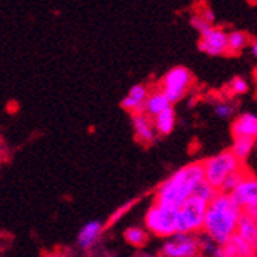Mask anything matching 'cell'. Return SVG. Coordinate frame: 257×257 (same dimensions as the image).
Masks as SVG:
<instances>
[{
    "instance_id": "17",
    "label": "cell",
    "mask_w": 257,
    "mask_h": 257,
    "mask_svg": "<svg viewBox=\"0 0 257 257\" xmlns=\"http://www.w3.org/2000/svg\"><path fill=\"white\" fill-rule=\"evenodd\" d=\"M228 249H231L237 257H257V251L252 249L251 245H248L239 234H234L231 240L225 245Z\"/></svg>"
},
{
    "instance_id": "20",
    "label": "cell",
    "mask_w": 257,
    "mask_h": 257,
    "mask_svg": "<svg viewBox=\"0 0 257 257\" xmlns=\"http://www.w3.org/2000/svg\"><path fill=\"white\" fill-rule=\"evenodd\" d=\"M252 147H254V140H251V139H234V144L231 147V151L242 162L249 156Z\"/></svg>"
},
{
    "instance_id": "23",
    "label": "cell",
    "mask_w": 257,
    "mask_h": 257,
    "mask_svg": "<svg viewBox=\"0 0 257 257\" xmlns=\"http://www.w3.org/2000/svg\"><path fill=\"white\" fill-rule=\"evenodd\" d=\"M229 89L234 94H245L248 91V82L243 77H234L229 82Z\"/></svg>"
},
{
    "instance_id": "21",
    "label": "cell",
    "mask_w": 257,
    "mask_h": 257,
    "mask_svg": "<svg viewBox=\"0 0 257 257\" xmlns=\"http://www.w3.org/2000/svg\"><path fill=\"white\" fill-rule=\"evenodd\" d=\"M248 173H245L243 170L239 171V173H234V174H231L222 185V188H220V193H225V194H231L232 191H234L237 186L240 185V182L245 179Z\"/></svg>"
},
{
    "instance_id": "12",
    "label": "cell",
    "mask_w": 257,
    "mask_h": 257,
    "mask_svg": "<svg viewBox=\"0 0 257 257\" xmlns=\"http://www.w3.org/2000/svg\"><path fill=\"white\" fill-rule=\"evenodd\" d=\"M133 126L136 137L140 140L142 144H151L156 140V128L154 122L150 119V115L144 114H136L133 115Z\"/></svg>"
},
{
    "instance_id": "25",
    "label": "cell",
    "mask_w": 257,
    "mask_h": 257,
    "mask_svg": "<svg viewBox=\"0 0 257 257\" xmlns=\"http://www.w3.org/2000/svg\"><path fill=\"white\" fill-rule=\"evenodd\" d=\"M199 242H200V249L202 251H206L209 254H213L217 249V246H219L211 237L206 236L205 232H203V236H199Z\"/></svg>"
},
{
    "instance_id": "14",
    "label": "cell",
    "mask_w": 257,
    "mask_h": 257,
    "mask_svg": "<svg viewBox=\"0 0 257 257\" xmlns=\"http://www.w3.org/2000/svg\"><path fill=\"white\" fill-rule=\"evenodd\" d=\"M171 105H173L171 100L167 97V94L162 89L154 91L150 94V97H148V100L145 103V114L154 119V117H157L159 114H162L163 111L173 108Z\"/></svg>"
},
{
    "instance_id": "13",
    "label": "cell",
    "mask_w": 257,
    "mask_h": 257,
    "mask_svg": "<svg viewBox=\"0 0 257 257\" xmlns=\"http://www.w3.org/2000/svg\"><path fill=\"white\" fill-rule=\"evenodd\" d=\"M102 231H103V225L100 222H88L77 234V245L82 249H89L94 246L100 236H102Z\"/></svg>"
},
{
    "instance_id": "4",
    "label": "cell",
    "mask_w": 257,
    "mask_h": 257,
    "mask_svg": "<svg viewBox=\"0 0 257 257\" xmlns=\"http://www.w3.org/2000/svg\"><path fill=\"white\" fill-rule=\"evenodd\" d=\"M208 202L193 196L186 200L177 213V232L179 234H196L203 231Z\"/></svg>"
},
{
    "instance_id": "33",
    "label": "cell",
    "mask_w": 257,
    "mask_h": 257,
    "mask_svg": "<svg viewBox=\"0 0 257 257\" xmlns=\"http://www.w3.org/2000/svg\"><path fill=\"white\" fill-rule=\"evenodd\" d=\"M252 76H254V82H255V85H257V68L254 69V74H252Z\"/></svg>"
},
{
    "instance_id": "19",
    "label": "cell",
    "mask_w": 257,
    "mask_h": 257,
    "mask_svg": "<svg viewBox=\"0 0 257 257\" xmlns=\"http://www.w3.org/2000/svg\"><path fill=\"white\" fill-rule=\"evenodd\" d=\"M125 239L133 246H144L148 242V231L140 226H130L125 229Z\"/></svg>"
},
{
    "instance_id": "22",
    "label": "cell",
    "mask_w": 257,
    "mask_h": 257,
    "mask_svg": "<svg viewBox=\"0 0 257 257\" xmlns=\"http://www.w3.org/2000/svg\"><path fill=\"white\" fill-rule=\"evenodd\" d=\"M219 194V191L214 188V186L211 185V183H208L206 182V179L197 186L196 188V193H194V196H197V197H200V199H203L205 202H211L216 196Z\"/></svg>"
},
{
    "instance_id": "8",
    "label": "cell",
    "mask_w": 257,
    "mask_h": 257,
    "mask_svg": "<svg viewBox=\"0 0 257 257\" xmlns=\"http://www.w3.org/2000/svg\"><path fill=\"white\" fill-rule=\"evenodd\" d=\"M231 197L240 206L243 213L257 208V177L246 174L240 185L231 193Z\"/></svg>"
},
{
    "instance_id": "28",
    "label": "cell",
    "mask_w": 257,
    "mask_h": 257,
    "mask_svg": "<svg viewBox=\"0 0 257 257\" xmlns=\"http://www.w3.org/2000/svg\"><path fill=\"white\" fill-rule=\"evenodd\" d=\"M213 257H237L231 249H228L226 246H217V249L211 254Z\"/></svg>"
},
{
    "instance_id": "11",
    "label": "cell",
    "mask_w": 257,
    "mask_h": 257,
    "mask_svg": "<svg viewBox=\"0 0 257 257\" xmlns=\"http://www.w3.org/2000/svg\"><path fill=\"white\" fill-rule=\"evenodd\" d=\"M231 133L234 136V139H257V115L251 112L240 114L232 122Z\"/></svg>"
},
{
    "instance_id": "6",
    "label": "cell",
    "mask_w": 257,
    "mask_h": 257,
    "mask_svg": "<svg viewBox=\"0 0 257 257\" xmlns=\"http://www.w3.org/2000/svg\"><path fill=\"white\" fill-rule=\"evenodd\" d=\"M191 82L193 76L190 69L185 66H176L170 69L165 77L162 79V91L165 92L171 103H174L186 94V91L191 86Z\"/></svg>"
},
{
    "instance_id": "15",
    "label": "cell",
    "mask_w": 257,
    "mask_h": 257,
    "mask_svg": "<svg viewBox=\"0 0 257 257\" xmlns=\"http://www.w3.org/2000/svg\"><path fill=\"white\" fill-rule=\"evenodd\" d=\"M236 234H239L248 245L252 246V249L257 251V222L251 216L245 213L242 214Z\"/></svg>"
},
{
    "instance_id": "9",
    "label": "cell",
    "mask_w": 257,
    "mask_h": 257,
    "mask_svg": "<svg viewBox=\"0 0 257 257\" xmlns=\"http://www.w3.org/2000/svg\"><path fill=\"white\" fill-rule=\"evenodd\" d=\"M199 50L209 56H222L228 54V33L222 28H211L200 36Z\"/></svg>"
},
{
    "instance_id": "10",
    "label": "cell",
    "mask_w": 257,
    "mask_h": 257,
    "mask_svg": "<svg viewBox=\"0 0 257 257\" xmlns=\"http://www.w3.org/2000/svg\"><path fill=\"white\" fill-rule=\"evenodd\" d=\"M150 94L151 92L148 91V88L145 85L137 83L128 91L126 97L122 100V108L133 112V115L144 114L145 112V103H147Z\"/></svg>"
},
{
    "instance_id": "2",
    "label": "cell",
    "mask_w": 257,
    "mask_h": 257,
    "mask_svg": "<svg viewBox=\"0 0 257 257\" xmlns=\"http://www.w3.org/2000/svg\"><path fill=\"white\" fill-rule=\"evenodd\" d=\"M243 211L232 200L231 194L220 193L209 202L205 217L203 232L219 246H225L237 232V225Z\"/></svg>"
},
{
    "instance_id": "18",
    "label": "cell",
    "mask_w": 257,
    "mask_h": 257,
    "mask_svg": "<svg viewBox=\"0 0 257 257\" xmlns=\"http://www.w3.org/2000/svg\"><path fill=\"white\" fill-rule=\"evenodd\" d=\"M248 45V36L243 31L228 33V54H239Z\"/></svg>"
},
{
    "instance_id": "7",
    "label": "cell",
    "mask_w": 257,
    "mask_h": 257,
    "mask_svg": "<svg viewBox=\"0 0 257 257\" xmlns=\"http://www.w3.org/2000/svg\"><path fill=\"white\" fill-rule=\"evenodd\" d=\"M199 237L194 234H174L162 246L163 257H197L200 252Z\"/></svg>"
},
{
    "instance_id": "1",
    "label": "cell",
    "mask_w": 257,
    "mask_h": 257,
    "mask_svg": "<svg viewBox=\"0 0 257 257\" xmlns=\"http://www.w3.org/2000/svg\"><path fill=\"white\" fill-rule=\"evenodd\" d=\"M205 180L203 162H193L177 170L163 182L154 196V203L180 209L182 205L194 196L196 188Z\"/></svg>"
},
{
    "instance_id": "16",
    "label": "cell",
    "mask_w": 257,
    "mask_h": 257,
    "mask_svg": "<svg viewBox=\"0 0 257 257\" xmlns=\"http://www.w3.org/2000/svg\"><path fill=\"white\" fill-rule=\"evenodd\" d=\"M154 128L159 134L167 136L170 133H173L174 125H176V112L173 108L163 111L162 114H159L157 117H154Z\"/></svg>"
},
{
    "instance_id": "3",
    "label": "cell",
    "mask_w": 257,
    "mask_h": 257,
    "mask_svg": "<svg viewBox=\"0 0 257 257\" xmlns=\"http://www.w3.org/2000/svg\"><path fill=\"white\" fill-rule=\"evenodd\" d=\"M205 179L211 183L217 191H220L223 182L234 173L242 171V162L232 154L231 150H225L213 157L203 160Z\"/></svg>"
},
{
    "instance_id": "32",
    "label": "cell",
    "mask_w": 257,
    "mask_h": 257,
    "mask_svg": "<svg viewBox=\"0 0 257 257\" xmlns=\"http://www.w3.org/2000/svg\"><path fill=\"white\" fill-rule=\"evenodd\" d=\"M252 54L257 57V40L254 42V45H252Z\"/></svg>"
},
{
    "instance_id": "31",
    "label": "cell",
    "mask_w": 257,
    "mask_h": 257,
    "mask_svg": "<svg viewBox=\"0 0 257 257\" xmlns=\"http://www.w3.org/2000/svg\"><path fill=\"white\" fill-rule=\"evenodd\" d=\"M137 257H156V255H154V254H151V252L142 251V252H139V254H137Z\"/></svg>"
},
{
    "instance_id": "35",
    "label": "cell",
    "mask_w": 257,
    "mask_h": 257,
    "mask_svg": "<svg viewBox=\"0 0 257 257\" xmlns=\"http://www.w3.org/2000/svg\"><path fill=\"white\" fill-rule=\"evenodd\" d=\"M108 257H115V255H108Z\"/></svg>"
},
{
    "instance_id": "34",
    "label": "cell",
    "mask_w": 257,
    "mask_h": 257,
    "mask_svg": "<svg viewBox=\"0 0 257 257\" xmlns=\"http://www.w3.org/2000/svg\"><path fill=\"white\" fill-rule=\"evenodd\" d=\"M48 257H63V255H62V254H57V252H56V254H50Z\"/></svg>"
},
{
    "instance_id": "5",
    "label": "cell",
    "mask_w": 257,
    "mask_h": 257,
    "mask_svg": "<svg viewBox=\"0 0 257 257\" xmlns=\"http://www.w3.org/2000/svg\"><path fill=\"white\" fill-rule=\"evenodd\" d=\"M177 213L179 209L153 203L145 214V226L153 234L170 239L177 234Z\"/></svg>"
},
{
    "instance_id": "26",
    "label": "cell",
    "mask_w": 257,
    "mask_h": 257,
    "mask_svg": "<svg viewBox=\"0 0 257 257\" xmlns=\"http://www.w3.org/2000/svg\"><path fill=\"white\" fill-rule=\"evenodd\" d=\"M214 112H216V115H219L220 119H228L232 114V106L226 102H219L214 106Z\"/></svg>"
},
{
    "instance_id": "27",
    "label": "cell",
    "mask_w": 257,
    "mask_h": 257,
    "mask_svg": "<svg viewBox=\"0 0 257 257\" xmlns=\"http://www.w3.org/2000/svg\"><path fill=\"white\" fill-rule=\"evenodd\" d=\"M133 203H134V202H128V203H125V205H123L122 208H119L117 211H115V213H114V214L111 216V219H109V223H112V222H115V220H117L119 217H122V216H123V214H125V213L128 211V209L131 208V205H133Z\"/></svg>"
},
{
    "instance_id": "30",
    "label": "cell",
    "mask_w": 257,
    "mask_h": 257,
    "mask_svg": "<svg viewBox=\"0 0 257 257\" xmlns=\"http://www.w3.org/2000/svg\"><path fill=\"white\" fill-rule=\"evenodd\" d=\"M245 214H248V216H251L255 222H257V208H254V209H251V211H248V213H245Z\"/></svg>"
},
{
    "instance_id": "24",
    "label": "cell",
    "mask_w": 257,
    "mask_h": 257,
    "mask_svg": "<svg viewBox=\"0 0 257 257\" xmlns=\"http://www.w3.org/2000/svg\"><path fill=\"white\" fill-rule=\"evenodd\" d=\"M191 25L200 33V36L202 34H205L206 31H209L213 28V25H209V23L200 16V14H197V16H194V17H191Z\"/></svg>"
},
{
    "instance_id": "29",
    "label": "cell",
    "mask_w": 257,
    "mask_h": 257,
    "mask_svg": "<svg viewBox=\"0 0 257 257\" xmlns=\"http://www.w3.org/2000/svg\"><path fill=\"white\" fill-rule=\"evenodd\" d=\"M200 16L209 23V25H211V23L214 22V19H216V16H214V13H213V10L209 8V7H206V8H203L202 10V13H200Z\"/></svg>"
}]
</instances>
